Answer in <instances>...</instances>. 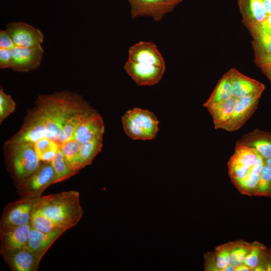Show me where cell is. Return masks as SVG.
<instances>
[{
    "label": "cell",
    "instance_id": "cell-1",
    "mask_svg": "<svg viewBox=\"0 0 271 271\" xmlns=\"http://www.w3.org/2000/svg\"><path fill=\"white\" fill-rule=\"evenodd\" d=\"M34 108L44 123L45 137L57 142L66 120L73 114L90 105L79 94L69 91L40 95Z\"/></svg>",
    "mask_w": 271,
    "mask_h": 271
},
{
    "label": "cell",
    "instance_id": "cell-2",
    "mask_svg": "<svg viewBox=\"0 0 271 271\" xmlns=\"http://www.w3.org/2000/svg\"><path fill=\"white\" fill-rule=\"evenodd\" d=\"M34 211L48 217L68 229L76 226L83 214L79 192L74 190L39 197Z\"/></svg>",
    "mask_w": 271,
    "mask_h": 271
},
{
    "label": "cell",
    "instance_id": "cell-3",
    "mask_svg": "<svg viewBox=\"0 0 271 271\" xmlns=\"http://www.w3.org/2000/svg\"><path fill=\"white\" fill-rule=\"evenodd\" d=\"M8 150V162L16 185L35 172L41 162L31 143H5Z\"/></svg>",
    "mask_w": 271,
    "mask_h": 271
},
{
    "label": "cell",
    "instance_id": "cell-4",
    "mask_svg": "<svg viewBox=\"0 0 271 271\" xmlns=\"http://www.w3.org/2000/svg\"><path fill=\"white\" fill-rule=\"evenodd\" d=\"M125 133L134 140H150L156 138L159 121L152 112L134 107L127 111L121 118Z\"/></svg>",
    "mask_w": 271,
    "mask_h": 271
},
{
    "label": "cell",
    "instance_id": "cell-5",
    "mask_svg": "<svg viewBox=\"0 0 271 271\" xmlns=\"http://www.w3.org/2000/svg\"><path fill=\"white\" fill-rule=\"evenodd\" d=\"M55 172L52 162L41 163L39 168L17 186L21 198H37L43 191L54 184Z\"/></svg>",
    "mask_w": 271,
    "mask_h": 271
},
{
    "label": "cell",
    "instance_id": "cell-6",
    "mask_svg": "<svg viewBox=\"0 0 271 271\" xmlns=\"http://www.w3.org/2000/svg\"><path fill=\"white\" fill-rule=\"evenodd\" d=\"M38 198H21L7 204L2 216L0 231L30 224Z\"/></svg>",
    "mask_w": 271,
    "mask_h": 271
},
{
    "label": "cell",
    "instance_id": "cell-7",
    "mask_svg": "<svg viewBox=\"0 0 271 271\" xmlns=\"http://www.w3.org/2000/svg\"><path fill=\"white\" fill-rule=\"evenodd\" d=\"M262 93L259 92L237 98L231 117L221 129L232 132L240 128L257 108Z\"/></svg>",
    "mask_w": 271,
    "mask_h": 271
},
{
    "label": "cell",
    "instance_id": "cell-8",
    "mask_svg": "<svg viewBox=\"0 0 271 271\" xmlns=\"http://www.w3.org/2000/svg\"><path fill=\"white\" fill-rule=\"evenodd\" d=\"M30 224L0 231V254L3 256L28 248Z\"/></svg>",
    "mask_w": 271,
    "mask_h": 271
},
{
    "label": "cell",
    "instance_id": "cell-9",
    "mask_svg": "<svg viewBox=\"0 0 271 271\" xmlns=\"http://www.w3.org/2000/svg\"><path fill=\"white\" fill-rule=\"evenodd\" d=\"M6 30L17 47L30 48L41 45L44 35L41 31L24 22H13L6 25Z\"/></svg>",
    "mask_w": 271,
    "mask_h": 271
},
{
    "label": "cell",
    "instance_id": "cell-10",
    "mask_svg": "<svg viewBox=\"0 0 271 271\" xmlns=\"http://www.w3.org/2000/svg\"><path fill=\"white\" fill-rule=\"evenodd\" d=\"M124 69L134 81L140 86H152L163 77L166 67L134 63L127 60Z\"/></svg>",
    "mask_w": 271,
    "mask_h": 271
},
{
    "label": "cell",
    "instance_id": "cell-11",
    "mask_svg": "<svg viewBox=\"0 0 271 271\" xmlns=\"http://www.w3.org/2000/svg\"><path fill=\"white\" fill-rule=\"evenodd\" d=\"M12 53L11 69L18 72H27L40 66L44 50L41 45L30 48L15 46L12 49Z\"/></svg>",
    "mask_w": 271,
    "mask_h": 271
},
{
    "label": "cell",
    "instance_id": "cell-12",
    "mask_svg": "<svg viewBox=\"0 0 271 271\" xmlns=\"http://www.w3.org/2000/svg\"><path fill=\"white\" fill-rule=\"evenodd\" d=\"M130 7L132 19L148 16L160 21L165 15L174 9V7L165 0H127Z\"/></svg>",
    "mask_w": 271,
    "mask_h": 271
},
{
    "label": "cell",
    "instance_id": "cell-13",
    "mask_svg": "<svg viewBox=\"0 0 271 271\" xmlns=\"http://www.w3.org/2000/svg\"><path fill=\"white\" fill-rule=\"evenodd\" d=\"M127 60L137 63L166 67L164 58L152 42L140 41L131 46Z\"/></svg>",
    "mask_w": 271,
    "mask_h": 271
},
{
    "label": "cell",
    "instance_id": "cell-14",
    "mask_svg": "<svg viewBox=\"0 0 271 271\" xmlns=\"http://www.w3.org/2000/svg\"><path fill=\"white\" fill-rule=\"evenodd\" d=\"M227 73L231 82L233 97L236 99L263 92L265 89L263 83L243 74L235 68L230 69Z\"/></svg>",
    "mask_w": 271,
    "mask_h": 271
},
{
    "label": "cell",
    "instance_id": "cell-15",
    "mask_svg": "<svg viewBox=\"0 0 271 271\" xmlns=\"http://www.w3.org/2000/svg\"><path fill=\"white\" fill-rule=\"evenodd\" d=\"M104 132V124L101 116L93 109L83 120L77 129L75 140L80 144Z\"/></svg>",
    "mask_w": 271,
    "mask_h": 271
},
{
    "label": "cell",
    "instance_id": "cell-16",
    "mask_svg": "<svg viewBox=\"0 0 271 271\" xmlns=\"http://www.w3.org/2000/svg\"><path fill=\"white\" fill-rule=\"evenodd\" d=\"M66 231L62 229L43 233L31 227L27 249L41 260L50 246Z\"/></svg>",
    "mask_w": 271,
    "mask_h": 271
},
{
    "label": "cell",
    "instance_id": "cell-17",
    "mask_svg": "<svg viewBox=\"0 0 271 271\" xmlns=\"http://www.w3.org/2000/svg\"><path fill=\"white\" fill-rule=\"evenodd\" d=\"M235 145L254 148L266 160L271 157V132L255 129L243 135Z\"/></svg>",
    "mask_w": 271,
    "mask_h": 271
},
{
    "label": "cell",
    "instance_id": "cell-18",
    "mask_svg": "<svg viewBox=\"0 0 271 271\" xmlns=\"http://www.w3.org/2000/svg\"><path fill=\"white\" fill-rule=\"evenodd\" d=\"M238 4L247 27L262 22L268 15L262 0H238Z\"/></svg>",
    "mask_w": 271,
    "mask_h": 271
},
{
    "label": "cell",
    "instance_id": "cell-19",
    "mask_svg": "<svg viewBox=\"0 0 271 271\" xmlns=\"http://www.w3.org/2000/svg\"><path fill=\"white\" fill-rule=\"evenodd\" d=\"M2 256L13 271H37L41 261L27 249Z\"/></svg>",
    "mask_w": 271,
    "mask_h": 271
},
{
    "label": "cell",
    "instance_id": "cell-20",
    "mask_svg": "<svg viewBox=\"0 0 271 271\" xmlns=\"http://www.w3.org/2000/svg\"><path fill=\"white\" fill-rule=\"evenodd\" d=\"M237 99L232 97L227 100L214 103L206 107L212 117L215 129H221L230 118L234 111Z\"/></svg>",
    "mask_w": 271,
    "mask_h": 271
},
{
    "label": "cell",
    "instance_id": "cell-21",
    "mask_svg": "<svg viewBox=\"0 0 271 271\" xmlns=\"http://www.w3.org/2000/svg\"><path fill=\"white\" fill-rule=\"evenodd\" d=\"M94 108L92 107L82 109L70 116L63 125L57 142L62 146L64 143L75 140V134L79 126Z\"/></svg>",
    "mask_w": 271,
    "mask_h": 271
},
{
    "label": "cell",
    "instance_id": "cell-22",
    "mask_svg": "<svg viewBox=\"0 0 271 271\" xmlns=\"http://www.w3.org/2000/svg\"><path fill=\"white\" fill-rule=\"evenodd\" d=\"M103 136H97L90 141L80 144L79 166L81 170L90 165L95 157L101 151Z\"/></svg>",
    "mask_w": 271,
    "mask_h": 271
},
{
    "label": "cell",
    "instance_id": "cell-23",
    "mask_svg": "<svg viewBox=\"0 0 271 271\" xmlns=\"http://www.w3.org/2000/svg\"><path fill=\"white\" fill-rule=\"evenodd\" d=\"M259 153L254 148L235 145L234 153L228 164H237L251 169L256 163Z\"/></svg>",
    "mask_w": 271,
    "mask_h": 271
},
{
    "label": "cell",
    "instance_id": "cell-24",
    "mask_svg": "<svg viewBox=\"0 0 271 271\" xmlns=\"http://www.w3.org/2000/svg\"><path fill=\"white\" fill-rule=\"evenodd\" d=\"M232 97V86L226 72L219 80L209 97L204 103L203 106L206 107L209 104L223 101Z\"/></svg>",
    "mask_w": 271,
    "mask_h": 271
},
{
    "label": "cell",
    "instance_id": "cell-25",
    "mask_svg": "<svg viewBox=\"0 0 271 271\" xmlns=\"http://www.w3.org/2000/svg\"><path fill=\"white\" fill-rule=\"evenodd\" d=\"M213 253L211 262L205 265V270L224 271L231 264L228 242L218 246Z\"/></svg>",
    "mask_w": 271,
    "mask_h": 271
},
{
    "label": "cell",
    "instance_id": "cell-26",
    "mask_svg": "<svg viewBox=\"0 0 271 271\" xmlns=\"http://www.w3.org/2000/svg\"><path fill=\"white\" fill-rule=\"evenodd\" d=\"M52 163L55 172L54 184L64 181L78 173L68 164L60 147L52 161Z\"/></svg>",
    "mask_w": 271,
    "mask_h": 271
},
{
    "label": "cell",
    "instance_id": "cell-27",
    "mask_svg": "<svg viewBox=\"0 0 271 271\" xmlns=\"http://www.w3.org/2000/svg\"><path fill=\"white\" fill-rule=\"evenodd\" d=\"M30 225L35 230L43 233H50L62 229L68 230L48 217L34 211L31 216Z\"/></svg>",
    "mask_w": 271,
    "mask_h": 271
},
{
    "label": "cell",
    "instance_id": "cell-28",
    "mask_svg": "<svg viewBox=\"0 0 271 271\" xmlns=\"http://www.w3.org/2000/svg\"><path fill=\"white\" fill-rule=\"evenodd\" d=\"M228 243L231 264L236 268L243 264L252 248V243L243 240L229 242Z\"/></svg>",
    "mask_w": 271,
    "mask_h": 271
},
{
    "label": "cell",
    "instance_id": "cell-29",
    "mask_svg": "<svg viewBox=\"0 0 271 271\" xmlns=\"http://www.w3.org/2000/svg\"><path fill=\"white\" fill-rule=\"evenodd\" d=\"M37 156L42 162H52L60 147L54 141L43 138L35 144Z\"/></svg>",
    "mask_w": 271,
    "mask_h": 271
},
{
    "label": "cell",
    "instance_id": "cell-30",
    "mask_svg": "<svg viewBox=\"0 0 271 271\" xmlns=\"http://www.w3.org/2000/svg\"><path fill=\"white\" fill-rule=\"evenodd\" d=\"M80 146V144L77 140H72L64 143L60 147L68 164L78 172L80 170L79 166Z\"/></svg>",
    "mask_w": 271,
    "mask_h": 271
},
{
    "label": "cell",
    "instance_id": "cell-31",
    "mask_svg": "<svg viewBox=\"0 0 271 271\" xmlns=\"http://www.w3.org/2000/svg\"><path fill=\"white\" fill-rule=\"evenodd\" d=\"M253 38L255 54H271V35L256 30H250Z\"/></svg>",
    "mask_w": 271,
    "mask_h": 271
},
{
    "label": "cell",
    "instance_id": "cell-32",
    "mask_svg": "<svg viewBox=\"0 0 271 271\" xmlns=\"http://www.w3.org/2000/svg\"><path fill=\"white\" fill-rule=\"evenodd\" d=\"M255 196L271 197V169L264 162Z\"/></svg>",
    "mask_w": 271,
    "mask_h": 271
},
{
    "label": "cell",
    "instance_id": "cell-33",
    "mask_svg": "<svg viewBox=\"0 0 271 271\" xmlns=\"http://www.w3.org/2000/svg\"><path fill=\"white\" fill-rule=\"evenodd\" d=\"M266 249L265 246L263 244L257 241L253 242L252 243V248L245 258L243 264L249 267L251 270H254Z\"/></svg>",
    "mask_w": 271,
    "mask_h": 271
},
{
    "label": "cell",
    "instance_id": "cell-34",
    "mask_svg": "<svg viewBox=\"0 0 271 271\" xmlns=\"http://www.w3.org/2000/svg\"><path fill=\"white\" fill-rule=\"evenodd\" d=\"M16 103L12 96L0 89V123L14 112Z\"/></svg>",
    "mask_w": 271,
    "mask_h": 271
},
{
    "label": "cell",
    "instance_id": "cell-35",
    "mask_svg": "<svg viewBox=\"0 0 271 271\" xmlns=\"http://www.w3.org/2000/svg\"><path fill=\"white\" fill-rule=\"evenodd\" d=\"M12 63V50L0 48L1 69L11 68Z\"/></svg>",
    "mask_w": 271,
    "mask_h": 271
},
{
    "label": "cell",
    "instance_id": "cell-36",
    "mask_svg": "<svg viewBox=\"0 0 271 271\" xmlns=\"http://www.w3.org/2000/svg\"><path fill=\"white\" fill-rule=\"evenodd\" d=\"M248 30H256L271 35V14H269L261 23L247 27Z\"/></svg>",
    "mask_w": 271,
    "mask_h": 271
},
{
    "label": "cell",
    "instance_id": "cell-37",
    "mask_svg": "<svg viewBox=\"0 0 271 271\" xmlns=\"http://www.w3.org/2000/svg\"><path fill=\"white\" fill-rule=\"evenodd\" d=\"M254 270H271V248L265 250Z\"/></svg>",
    "mask_w": 271,
    "mask_h": 271
},
{
    "label": "cell",
    "instance_id": "cell-38",
    "mask_svg": "<svg viewBox=\"0 0 271 271\" xmlns=\"http://www.w3.org/2000/svg\"><path fill=\"white\" fill-rule=\"evenodd\" d=\"M15 45L10 35L6 30L0 31V48L12 50Z\"/></svg>",
    "mask_w": 271,
    "mask_h": 271
},
{
    "label": "cell",
    "instance_id": "cell-39",
    "mask_svg": "<svg viewBox=\"0 0 271 271\" xmlns=\"http://www.w3.org/2000/svg\"><path fill=\"white\" fill-rule=\"evenodd\" d=\"M255 62L258 66L271 64V54H255Z\"/></svg>",
    "mask_w": 271,
    "mask_h": 271
},
{
    "label": "cell",
    "instance_id": "cell-40",
    "mask_svg": "<svg viewBox=\"0 0 271 271\" xmlns=\"http://www.w3.org/2000/svg\"><path fill=\"white\" fill-rule=\"evenodd\" d=\"M267 15L271 14V0H262Z\"/></svg>",
    "mask_w": 271,
    "mask_h": 271
},
{
    "label": "cell",
    "instance_id": "cell-41",
    "mask_svg": "<svg viewBox=\"0 0 271 271\" xmlns=\"http://www.w3.org/2000/svg\"><path fill=\"white\" fill-rule=\"evenodd\" d=\"M262 71L264 73L271 74V64H266L260 67Z\"/></svg>",
    "mask_w": 271,
    "mask_h": 271
},
{
    "label": "cell",
    "instance_id": "cell-42",
    "mask_svg": "<svg viewBox=\"0 0 271 271\" xmlns=\"http://www.w3.org/2000/svg\"><path fill=\"white\" fill-rule=\"evenodd\" d=\"M167 3L175 7L183 0H165Z\"/></svg>",
    "mask_w": 271,
    "mask_h": 271
},
{
    "label": "cell",
    "instance_id": "cell-43",
    "mask_svg": "<svg viewBox=\"0 0 271 271\" xmlns=\"http://www.w3.org/2000/svg\"><path fill=\"white\" fill-rule=\"evenodd\" d=\"M265 163L271 169V157L265 160Z\"/></svg>",
    "mask_w": 271,
    "mask_h": 271
},
{
    "label": "cell",
    "instance_id": "cell-44",
    "mask_svg": "<svg viewBox=\"0 0 271 271\" xmlns=\"http://www.w3.org/2000/svg\"><path fill=\"white\" fill-rule=\"evenodd\" d=\"M264 74L267 76V77H268V78L270 80V81H271V74L269 73H264Z\"/></svg>",
    "mask_w": 271,
    "mask_h": 271
}]
</instances>
